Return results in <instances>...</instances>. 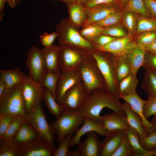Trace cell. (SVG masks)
I'll use <instances>...</instances> for the list:
<instances>
[{
    "label": "cell",
    "mask_w": 156,
    "mask_h": 156,
    "mask_svg": "<svg viewBox=\"0 0 156 156\" xmlns=\"http://www.w3.org/2000/svg\"><path fill=\"white\" fill-rule=\"evenodd\" d=\"M105 107L121 115L126 116L119 100L102 89L92 91L78 112L84 117L101 122V116L100 114L102 110Z\"/></svg>",
    "instance_id": "1"
},
{
    "label": "cell",
    "mask_w": 156,
    "mask_h": 156,
    "mask_svg": "<svg viewBox=\"0 0 156 156\" xmlns=\"http://www.w3.org/2000/svg\"><path fill=\"white\" fill-rule=\"evenodd\" d=\"M91 55L96 61L104 78L106 91L119 100V83L116 72L117 56L109 52L97 49L93 50Z\"/></svg>",
    "instance_id": "2"
},
{
    "label": "cell",
    "mask_w": 156,
    "mask_h": 156,
    "mask_svg": "<svg viewBox=\"0 0 156 156\" xmlns=\"http://www.w3.org/2000/svg\"><path fill=\"white\" fill-rule=\"evenodd\" d=\"M27 114L22 94V83L6 90L0 97V114L25 121Z\"/></svg>",
    "instance_id": "3"
},
{
    "label": "cell",
    "mask_w": 156,
    "mask_h": 156,
    "mask_svg": "<svg viewBox=\"0 0 156 156\" xmlns=\"http://www.w3.org/2000/svg\"><path fill=\"white\" fill-rule=\"evenodd\" d=\"M59 46L58 65L61 72L79 70L82 62L94 50L68 44Z\"/></svg>",
    "instance_id": "4"
},
{
    "label": "cell",
    "mask_w": 156,
    "mask_h": 156,
    "mask_svg": "<svg viewBox=\"0 0 156 156\" xmlns=\"http://www.w3.org/2000/svg\"><path fill=\"white\" fill-rule=\"evenodd\" d=\"M85 117L78 112L65 109L57 120L50 123V125L57 136L59 142L68 134L75 133L84 123Z\"/></svg>",
    "instance_id": "5"
},
{
    "label": "cell",
    "mask_w": 156,
    "mask_h": 156,
    "mask_svg": "<svg viewBox=\"0 0 156 156\" xmlns=\"http://www.w3.org/2000/svg\"><path fill=\"white\" fill-rule=\"evenodd\" d=\"M25 121L38 133L40 138L55 148V133L47 121L41 104L35 105L27 113Z\"/></svg>",
    "instance_id": "6"
},
{
    "label": "cell",
    "mask_w": 156,
    "mask_h": 156,
    "mask_svg": "<svg viewBox=\"0 0 156 156\" xmlns=\"http://www.w3.org/2000/svg\"><path fill=\"white\" fill-rule=\"evenodd\" d=\"M59 45L68 44L87 49H96L95 46L80 34L68 18L62 20L56 27Z\"/></svg>",
    "instance_id": "7"
},
{
    "label": "cell",
    "mask_w": 156,
    "mask_h": 156,
    "mask_svg": "<svg viewBox=\"0 0 156 156\" xmlns=\"http://www.w3.org/2000/svg\"><path fill=\"white\" fill-rule=\"evenodd\" d=\"M79 70L82 80L91 92L98 89L106 90V86L103 75L95 59L91 54L82 62Z\"/></svg>",
    "instance_id": "8"
},
{
    "label": "cell",
    "mask_w": 156,
    "mask_h": 156,
    "mask_svg": "<svg viewBox=\"0 0 156 156\" xmlns=\"http://www.w3.org/2000/svg\"><path fill=\"white\" fill-rule=\"evenodd\" d=\"M25 64L28 70V77L41 85L43 79L48 71L42 49L34 45L31 46L27 54Z\"/></svg>",
    "instance_id": "9"
},
{
    "label": "cell",
    "mask_w": 156,
    "mask_h": 156,
    "mask_svg": "<svg viewBox=\"0 0 156 156\" xmlns=\"http://www.w3.org/2000/svg\"><path fill=\"white\" fill-rule=\"evenodd\" d=\"M92 92L82 80L76 83L66 92L60 104L66 109L78 112Z\"/></svg>",
    "instance_id": "10"
},
{
    "label": "cell",
    "mask_w": 156,
    "mask_h": 156,
    "mask_svg": "<svg viewBox=\"0 0 156 156\" xmlns=\"http://www.w3.org/2000/svg\"><path fill=\"white\" fill-rule=\"evenodd\" d=\"M22 94L27 113L35 105L43 101L44 88L28 76L22 83Z\"/></svg>",
    "instance_id": "11"
},
{
    "label": "cell",
    "mask_w": 156,
    "mask_h": 156,
    "mask_svg": "<svg viewBox=\"0 0 156 156\" xmlns=\"http://www.w3.org/2000/svg\"><path fill=\"white\" fill-rule=\"evenodd\" d=\"M137 46L133 35L128 34L123 37L116 38L105 45L96 47V49L108 52L119 56L125 55Z\"/></svg>",
    "instance_id": "12"
},
{
    "label": "cell",
    "mask_w": 156,
    "mask_h": 156,
    "mask_svg": "<svg viewBox=\"0 0 156 156\" xmlns=\"http://www.w3.org/2000/svg\"><path fill=\"white\" fill-rule=\"evenodd\" d=\"M54 148L40 138L17 147V156H53Z\"/></svg>",
    "instance_id": "13"
},
{
    "label": "cell",
    "mask_w": 156,
    "mask_h": 156,
    "mask_svg": "<svg viewBox=\"0 0 156 156\" xmlns=\"http://www.w3.org/2000/svg\"><path fill=\"white\" fill-rule=\"evenodd\" d=\"M82 80L79 70L61 72L58 79L55 90L56 101L60 104L66 92L76 83Z\"/></svg>",
    "instance_id": "14"
},
{
    "label": "cell",
    "mask_w": 156,
    "mask_h": 156,
    "mask_svg": "<svg viewBox=\"0 0 156 156\" xmlns=\"http://www.w3.org/2000/svg\"><path fill=\"white\" fill-rule=\"evenodd\" d=\"M127 132V130H124L107 131L102 142L99 156H112L126 136Z\"/></svg>",
    "instance_id": "15"
},
{
    "label": "cell",
    "mask_w": 156,
    "mask_h": 156,
    "mask_svg": "<svg viewBox=\"0 0 156 156\" xmlns=\"http://www.w3.org/2000/svg\"><path fill=\"white\" fill-rule=\"evenodd\" d=\"M90 131H94L99 135H105L107 131L101 122L94 121L90 118L85 117L82 126L79 128L73 136L70 141L69 147L75 146L81 141V137L84 134Z\"/></svg>",
    "instance_id": "16"
},
{
    "label": "cell",
    "mask_w": 156,
    "mask_h": 156,
    "mask_svg": "<svg viewBox=\"0 0 156 156\" xmlns=\"http://www.w3.org/2000/svg\"><path fill=\"white\" fill-rule=\"evenodd\" d=\"M121 98L127 102L131 106L133 110L140 117L143 122L144 126L148 134L154 131L153 124L149 122L145 117L143 112V108L146 103L135 92L130 94L120 96Z\"/></svg>",
    "instance_id": "17"
},
{
    "label": "cell",
    "mask_w": 156,
    "mask_h": 156,
    "mask_svg": "<svg viewBox=\"0 0 156 156\" xmlns=\"http://www.w3.org/2000/svg\"><path fill=\"white\" fill-rule=\"evenodd\" d=\"M85 10L86 19L83 27L100 21L110 14L117 11L114 2L89 8H85Z\"/></svg>",
    "instance_id": "18"
},
{
    "label": "cell",
    "mask_w": 156,
    "mask_h": 156,
    "mask_svg": "<svg viewBox=\"0 0 156 156\" xmlns=\"http://www.w3.org/2000/svg\"><path fill=\"white\" fill-rule=\"evenodd\" d=\"M87 134L86 139L80 141L78 149L81 156H99L102 142L98 138L96 132L90 131Z\"/></svg>",
    "instance_id": "19"
},
{
    "label": "cell",
    "mask_w": 156,
    "mask_h": 156,
    "mask_svg": "<svg viewBox=\"0 0 156 156\" xmlns=\"http://www.w3.org/2000/svg\"><path fill=\"white\" fill-rule=\"evenodd\" d=\"M40 138L36 130L24 121L11 141L16 147L26 144Z\"/></svg>",
    "instance_id": "20"
},
{
    "label": "cell",
    "mask_w": 156,
    "mask_h": 156,
    "mask_svg": "<svg viewBox=\"0 0 156 156\" xmlns=\"http://www.w3.org/2000/svg\"><path fill=\"white\" fill-rule=\"evenodd\" d=\"M122 107L125 112L129 127L134 129L137 133L139 138L147 136L148 134L144 126L140 117L132 109L130 105L125 101L122 104Z\"/></svg>",
    "instance_id": "21"
},
{
    "label": "cell",
    "mask_w": 156,
    "mask_h": 156,
    "mask_svg": "<svg viewBox=\"0 0 156 156\" xmlns=\"http://www.w3.org/2000/svg\"><path fill=\"white\" fill-rule=\"evenodd\" d=\"M101 122L107 131L127 130L129 127L126 116H122L114 112L101 116Z\"/></svg>",
    "instance_id": "22"
},
{
    "label": "cell",
    "mask_w": 156,
    "mask_h": 156,
    "mask_svg": "<svg viewBox=\"0 0 156 156\" xmlns=\"http://www.w3.org/2000/svg\"><path fill=\"white\" fill-rule=\"evenodd\" d=\"M68 8V19L77 29L82 27L86 19L85 8L76 1L66 3Z\"/></svg>",
    "instance_id": "23"
},
{
    "label": "cell",
    "mask_w": 156,
    "mask_h": 156,
    "mask_svg": "<svg viewBox=\"0 0 156 156\" xmlns=\"http://www.w3.org/2000/svg\"><path fill=\"white\" fill-rule=\"evenodd\" d=\"M146 52L144 49L137 46L124 56L130 66L132 74L137 75L138 70L143 66Z\"/></svg>",
    "instance_id": "24"
},
{
    "label": "cell",
    "mask_w": 156,
    "mask_h": 156,
    "mask_svg": "<svg viewBox=\"0 0 156 156\" xmlns=\"http://www.w3.org/2000/svg\"><path fill=\"white\" fill-rule=\"evenodd\" d=\"M0 76L5 81L6 90L22 83L27 77L20 68L16 67L12 69L0 70Z\"/></svg>",
    "instance_id": "25"
},
{
    "label": "cell",
    "mask_w": 156,
    "mask_h": 156,
    "mask_svg": "<svg viewBox=\"0 0 156 156\" xmlns=\"http://www.w3.org/2000/svg\"><path fill=\"white\" fill-rule=\"evenodd\" d=\"M59 48V46L54 44L49 47H44L42 49L48 71L55 73L61 72L58 65Z\"/></svg>",
    "instance_id": "26"
},
{
    "label": "cell",
    "mask_w": 156,
    "mask_h": 156,
    "mask_svg": "<svg viewBox=\"0 0 156 156\" xmlns=\"http://www.w3.org/2000/svg\"><path fill=\"white\" fill-rule=\"evenodd\" d=\"M127 135L133 150L135 156H154L156 155V148L151 151L144 149L141 145L139 136L137 132L129 127L127 130Z\"/></svg>",
    "instance_id": "27"
},
{
    "label": "cell",
    "mask_w": 156,
    "mask_h": 156,
    "mask_svg": "<svg viewBox=\"0 0 156 156\" xmlns=\"http://www.w3.org/2000/svg\"><path fill=\"white\" fill-rule=\"evenodd\" d=\"M44 93L43 97L44 105L49 112L58 118L62 114L65 109L56 102L50 91L44 88Z\"/></svg>",
    "instance_id": "28"
},
{
    "label": "cell",
    "mask_w": 156,
    "mask_h": 156,
    "mask_svg": "<svg viewBox=\"0 0 156 156\" xmlns=\"http://www.w3.org/2000/svg\"><path fill=\"white\" fill-rule=\"evenodd\" d=\"M138 83L137 75L131 73L119 83L120 96L128 95L136 92Z\"/></svg>",
    "instance_id": "29"
},
{
    "label": "cell",
    "mask_w": 156,
    "mask_h": 156,
    "mask_svg": "<svg viewBox=\"0 0 156 156\" xmlns=\"http://www.w3.org/2000/svg\"><path fill=\"white\" fill-rule=\"evenodd\" d=\"M141 86L146 92L148 96L156 97V72L145 70Z\"/></svg>",
    "instance_id": "30"
},
{
    "label": "cell",
    "mask_w": 156,
    "mask_h": 156,
    "mask_svg": "<svg viewBox=\"0 0 156 156\" xmlns=\"http://www.w3.org/2000/svg\"><path fill=\"white\" fill-rule=\"evenodd\" d=\"M73 134L68 135L59 142L57 148H54L53 156H81L79 150L70 151L69 150L70 141Z\"/></svg>",
    "instance_id": "31"
},
{
    "label": "cell",
    "mask_w": 156,
    "mask_h": 156,
    "mask_svg": "<svg viewBox=\"0 0 156 156\" xmlns=\"http://www.w3.org/2000/svg\"><path fill=\"white\" fill-rule=\"evenodd\" d=\"M104 28V27L94 23L82 27L79 32L84 39L91 42L95 38L102 34Z\"/></svg>",
    "instance_id": "32"
},
{
    "label": "cell",
    "mask_w": 156,
    "mask_h": 156,
    "mask_svg": "<svg viewBox=\"0 0 156 156\" xmlns=\"http://www.w3.org/2000/svg\"><path fill=\"white\" fill-rule=\"evenodd\" d=\"M156 31V18L144 16L139 17L137 20L136 32L138 34L148 31Z\"/></svg>",
    "instance_id": "33"
},
{
    "label": "cell",
    "mask_w": 156,
    "mask_h": 156,
    "mask_svg": "<svg viewBox=\"0 0 156 156\" xmlns=\"http://www.w3.org/2000/svg\"><path fill=\"white\" fill-rule=\"evenodd\" d=\"M61 72L55 73L48 71L44 76L41 85L48 89L56 100L55 90L57 82Z\"/></svg>",
    "instance_id": "34"
},
{
    "label": "cell",
    "mask_w": 156,
    "mask_h": 156,
    "mask_svg": "<svg viewBox=\"0 0 156 156\" xmlns=\"http://www.w3.org/2000/svg\"><path fill=\"white\" fill-rule=\"evenodd\" d=\"M116 72L119 83L131 73L130 66L124 56H117Z\"/></svg>",
    "instance_id": "35"
},
{
    "label": "cell",
    "mask_w": 156,
    "mask_h": 156,
    "mask_svg": "<svg viewBox=\"0 0 156 156\" xmlns=\"http://www.w3.org/2000/svg\"><path fill=\"white\" fill-rule=\"evenodd\" d=\"M123 24L127 29L128 34L133 35L136 31L137 20L134 13L126 11L122 14Z\"/></svg>",
    "instance_id": "36"
},
{
    "label": "cell",
    "mask_w": 156,
    "mask_h": 156,
    "mask_svg": "<svg viewBox=\"0 0 156 156\" xmlns=\"http://www.w3.org/2000/svg\"><path fill=\"white\" fill-rule=\"evenodd\" d=\"M125 9L126 11L140 13L146 17L151 16L146 10L143 0H129Z\"/></svg>",
    "instance_id": "37"
},
{
    "label": "cell",
    "mask_w": 156,
    "mask_h": 156,
    "mask_svg": "<svg viewBox=\"0 0 156 156\" xmlns=\"http://www.w3.org/2000/svg\"><path fill=\"white\" fill-rule=\"evenodd\" d=\"M112 156H135L127 135L122 140Z\"/></svg>",
    "instance_id": "38"
},
{
    "label": "cell",
    "mask_w": 156,
    "mask_h": 156,
    "mask_svg": "<svg viewBox=\"0 0 156 156\" xmlns=\"http://www.w3.org/2000/svg\"><path fill=\"white\" fill-rule=\"evenodd\" d=\"M156 39V31H148L140 34L135 41L138 46L145 50Z\"/></svg>",
    "instance_id": "39"
},
{
    "label": "cell",
    "mask_w": 156,
    "mask_h": 156,
    "mask_svg": "<svg viewBox=\"0 0 156 156\" xmlns=\"http://www.w3.org/2000/svg\"><path fill=\"white\" fill-rule=\"evenodd\" d=\"M24 121L21 119L15 117L0 139L11 141Z\"/></svg>",
    "instance_id": "40"
},
{
    "label": "cell",
    "mask_w": 156,
    "mask_h": 156,
    "mask_svg": "<svg viewBox=\"0 0 156 156\" xmlns=\"http://www.w3.org/2000/svg\"><path fill=\"white\" fill-rule=\"evenodd\" d=\"M0 156H17V147L11 141L0 139Z\"/></svg>",
    "instance_id": "41"
},
{
    "label": "cell",
    "mask_w": 156,
    "mask_h": 156,
    "mask_svg": "<svg viewBox=\"0 0 156 156\" xmlns=\"http://www.w3.org/2000/svg\"><path fill=\"white\" fill-rule=\"evenodd\" d=\"M122 15L120 12L116 11L110 14L102 20L95 23L104 27L117 25L122 20Z\"/></svg>",
    "instance_id": "42"
},
{
    "label": "cell",
    "mask_w": 156,
    "mask_h": 156,
    "mask_svg": "<svg viewBox=\"0 0 156 156\" xmlns=\"http://www.w3.org/2000/svg\"><path fill=\"white\" fill-rule=\"evenodd\" d=\"M139 140L142 146L146 150L153 149L156 146V131L151 132L144 138H139Z\"/></svg>",
    "instance_id": "43"
},
{
    "label": "cell",
    "mask_w": 156,
    "mask_h": 156,
    "mask_svg": "<svg viewBox=\"0 0 156 156\" xmlns=\"http://www.w3.org/2000/svg\"><path fill=\"white\" fill-rule=\"evenodd\" d=\"M144 116L146 119L156 115V97L148 96L143 108Z\"/></svg>",
    "instance_id": "44"
},
{
    "label": "cell",
    "mask_w": 156,
    "mask_h": 156,
    "mask_svg": "<svg viewBox=\"0 0 156 156\" xmlns=\"http://www.w3.org/2000/svg\"><path fill=\"white\" fill-rule=\"evenodd\" d=\"M101 34L116 38L123 37L127 35L124 29L117 25L104 27Z\"/></svg>",
    "instance_id": "45"
},
{
    "label": "cell",
    "mask_w": 156,
    "mask_h": 156,
    "mask_svg": "<svg viewBox=\"0 0 156 156\" xmlns=\"http://www.w3.org/2000/svg\"><path fill=\"white\" fill-rule=\"evenodd\" d=\"M142 67L145 70H150L156 72V54L146 51Z\"/></svg>",
    "instance_id": "46"
},
{
    "label": "cell",
    "mask_w": 156,
    "mask_h": 156,
    "mask_svg": "<svg viewBox=\"0 0 156 156\" xmlns=\"http://www.w3.org/2000/svg\"><path fill=\"white\" fill-rule=\"evenodd\" d=\"M116 38L108 35L101 34L95 38L91 42L96 47L105 45Z\"/></svg>",
    "instance_id": "47"
},
{
    "label": "cell",
    "mask_w": 156,
    "mask_h": 156,
    "mask_svg": "<svg viewBox=\"0 0 156 156\" xmlns=\"http://www.w3.org/2000/svg\"><path fill=\"white\" fill-rule=\"evenodd\" d=\"M58 37V34L56 32L49 34L45 32L40 36V40L44 47H49L53 45L56 38Z\"/></svg>",
    "instance_id": "48"
},
{
    "label": "cell",
    "mask_w": 156,
    "mask_h": 156,
    "mask_svg": "<svg viewBox=\"0 0 156 156\" xmlns=\"http://www.w3.org/2000/svg\"><path fill=\"white\" fill-rule=\"evenodd\" d=\"M15 117L0 114V137L5 133Z\"/></svg>",
    "instance_id": "49"
},
{
    "label": "cell",
    "mask_w": 156,
    "mask_h": 156,
    "mask_svg": "<svg viewBox=\"0 0 156 156\" xmlns=\"http://www.w3.org/2000/svg\"><path fill=\"white\" fill-rule=\"evenodd\" d=\"M145 7L149 14L156 18V1L143 0Z\"/></svg>",
    "instance_id": "50"
},
{
    "label": "cell",
    "mask_w": 156,
    "mask_h": 156,
    "mask_svg": "<svg viewBox=\"0 0 156 156\" xmlns=\"http://www.w3.org/2000/svg\"><path fill=\"white\" fill-rule=\"evenodd\" d=\"M116 0H91L83 6L89 8L102 5L108 4L115 2Z\"/></svg>",
    "instance_id": "51"
},
{
    "label": "cell",
    "mask_w": 156,
    "mask_h": 156,
    "mask_svg": "<svg viewBox=\"0 0 156 156\" xmlns=\"http://www.w3.org/2000/svg\"><path fill=\"white\" fill-rule=\"evenodd\" d=\"M12 0H0V21L1 22L4 15V5L6 2L10 3Z\"/></svg>",
    "instance_id": "52"
},
{
    "label": "cell",
    "mask_w": 156,
    "mask_h": 156,
    "mask_svg": "<svg viewBox=\"0 0 156 156\" xmlns=\"http://www.w3.org/2000/svg\"><path fill=\"white\" fill-rule=\"evenodd\" d=\"M146 52L156 54V39L145 49Z\"/></svg>",
    "instance_id": "53"
},
{
    "label": "cell",
    "mask_w": 156,
    "mask_h": 156,
    "mask_svg": "<svg viewBox=\"0 0 156 156\" xmlns=\"http://www.w3.org/2000/svg\"><path fill=\"white\" fill-rule=\"evenodd\" d=\"M6 90V86L5 83L2 78L1 76H0V97L4 93Z\"/></svg>",
    "instance_id": "54"
},
{
    "label": "cell",
    "mask_w": 156,
    "mask_h": 156,
    "mask_svg": "<svg viewBox=\"0 0 156 156\" xmlns=\"http://www.w3.org/2000/svg\"><path fill=\"white\" fill-rule=\"evenodd\" d=\"M77 3L83 5L87 3L91 0H75Z\"/></svg>",
    "instance_id": "55"
},
{
    "label": "cell",
    "mask_w": 156,
    "mask_h": 156,
    "mask_svg": "<svg viewBox=\"0 0 156 156\" xmlns=\"http://www.w3.org/2000/svg\"><path fill=\"white\" fill-rule=\"evenodd\" d=\"M151 122L154 126V131H156V115L153 116Z\"/></svg>",
    "instance_id": "56"
},
{
    "label": "cell",
    "mask_w": 156,
    "mask_h": 156,
    "mask_svg": "<svg viewBox=\"0 0 156 156\" xmlns=\"http://www.w3.org/2000/svg\"><path fill=\"white\" fill-rule=\"evenodd\" d=\"M53 1H62L65 3H67L68 2L75 1V0H51Z\"/></svg>",
    "instance_id": "57"
},
{
    "label": "cell",
    "mask_w": 156,
    "mask_h": 156,
    "mask_svg": "<svg viewBox=\"0 0 156 156\" xmlns=\"http://www.w3.org/2000/svg\"><path fill=\"white\" fill-rule=\"evenodd\" d=\"M121 2L123 3H127L129 0H120Z\"/></svg>",
    "instance_id": "58"
},
{
    "label": "cell",
    "mask_w": 156,
    "mask_h": 156,
    "mask_svg": "<svg viewBox=\"0 0 156 156\" xmlns=\"http://www.w3.org/2000/svg\"><path fill=\"white\" fill-rule=\"evenodd\" d=\"M155 148H156V146H155Z\"/></svg>",
    "instance_id": "59"
}]
</instances>
